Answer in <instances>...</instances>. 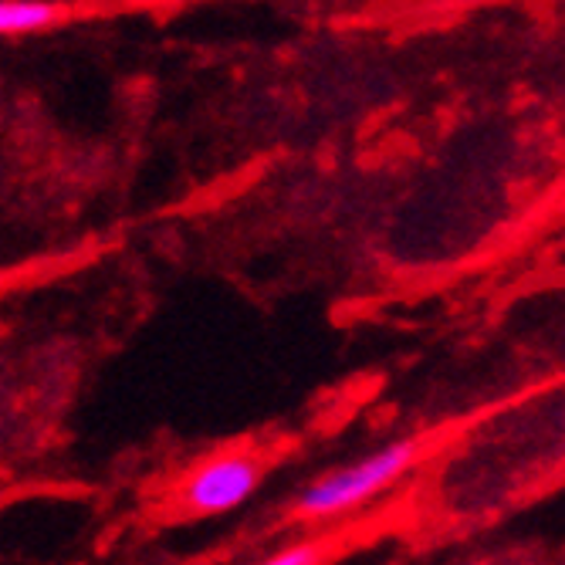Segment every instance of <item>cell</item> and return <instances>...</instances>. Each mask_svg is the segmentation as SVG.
<instances>
[{
	"label": "cell",
	"instance_id": "cell-2",
	"mask_svg": "<svg viewBox=\"0 0 565 565\" xmlns=\"http://www.w3.org/2000/svg\"><path fill=\"white\" fill-rule=\"evenodd\" d=\"M258 481H262L258 465H250L244 457H224L207 465L186 484L183 501L193 511H200V515H221V511L244 504L254 494V488H258Z\"/></svg>",
	"mask_w": 565,
	"mask_h": 565
},
{
	"label": "cell",
	"instance_id": "cell-4",
	"mask_svg": "<svg viewBox=\"0 0 565 565\" xmlns=\"http://www.w3.org/2000/svg\"><path fill=\"white\" fill-rule=\"evenodd\" d=\"M275 565H316L322 562V555L316 552V545H295V552H278L271 555Z\"/></svg>",
	"mask_w": 565,
	"mask_h": 565
},
{
	"label": "cell",
	"instance_id": "cell-3",
	"mask_svg": "<svg viewBox=\"0 0 565 565\" xmlns=\"http://www.w3.org/2000/svg\"><path fill=\"white\" fill-rule=\"evenodd\" d=\"M62 8L51 0H0V34H31L58 21Z\"/></svg>",
	"mask_w": 565,
	"mask_h": 565
},
{
	"label": "cell",
	"instance_id": "cell-1",
	"mask_svg": "<svg viewBox=\"0 0 565 565\" xmlns=\"http://www.w3.org/2000/svg\"><path fill=\"white\" fill-rule=\"evenodd\" d=\"M417 447L414 444H390L386 450L359 460L352 468H342L322 481H316L301 498H298V511L301 515H339V511H349L355 504L370 501L373 494H380L383 488H390L409 465H414Z\"/></svg>",
	"mask_w": 565,
	"mask_h": 565
}]
</instances>
